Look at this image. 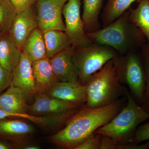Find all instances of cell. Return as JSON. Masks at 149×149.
I'll use <instances>...</instances> for the list:
<instances>
[{"label":"cell","instance_id":"2e32d148","mask_svg":"<svg viewBox=\"0 0 149 149\" xmlns=\"http://www.w3.org/2000/svg\"><path fill=\"white\" fill-rule=\"evenodd\" d=\"M32 68L37 94L47 93L59 81L52 68L49 59L45 58L33 62Z\"/></svg>","mask_w":149,"mask_h":149},{"label":"cell","instance_id":"8992f818","mask_svg":"<svg viewBox=\"0 0 149 149\" xmlns=\"http://www.w3.org/2000/svg\"><path fill=\"white\" fill-rule=\"evenodd\" d=\"M118 54L113 48L93 43L86 47H74L72 61L80 84L86 85L93 74Z\"/></svg>","mask_w":149,"mask_h":149},{"label":"cell","instance_id":"8fae6325","mask_svg":"<svg viewBox=\"0 0 149 149\" xmlns=\"http://www.w3.org/2000/svg\"><path fill=\"white\" fill-rule=\"evenodd\" d=\"M73 49L74 47L71 46L49 59L59 81L80 83L77 69L72 61Z\"/></svg>","mask_w":149,"mask_h":149},{"label":"cell","instance_id":"9a60e30c","mask_svg":"<svg viewBox=\"0 0 149 149\" xmlns=\"http://www.w3.org/2000/svg\"><path fill=\"white\" fill-rule=\"evenodd\" d=\"M27 98L24 92L12 83L0 94V109L10 113H27Z\"/></svg>","mask_w":149,"mask_h":149},{"label":"cell","instance_id":"ffe728a7","mask_svg":"<svg viewBox=\"0 0 149 149\" xmlns=\"http://www.w3.org/2000/svg\"><path fill=\"white\" fill-rule=\"evenodd\" d=\"M104 0H83L82 19L86 34L101 29L99 15Z\"/></svg>","mask_w":149,"mask_h":149},{"label":"cell","instance_id":"52a82bcc","mask_svg":"<svg viewBox=\"0 0 149 149\" xmlns=\"http://www.w3.org/2000/svg\"><path fill=\"white\" fill-rule=\"evenodd\" d=\"M80 7L81 0H68L63 9L64 32L74 47H86L93 43L85 32Z\"/></svg>","mask_w":149,"mask_h":149},{"label":"cell","instance_id":"5bb4252c","mask_svg":"<svg viewBox=\"0 0 149 149\" xmlns=\"http://www.w3.org/2000/svg\"><path fill=\"white\" fill-rule=\"evenodd\" d=\"M35 128L20 118H6L0 120V138L15 144L34 133Z\"/></svg>","mask_w":149,"mask_h":149},{"label":"cell","instance_id":"ac0fdd59","mask_svg":"<svg viewBox=\"0 0 149 149\" xmlns=\"http://www.w3.org/2000/svg\"><path fill=\"white\" fill-rule=\"evenodd\" d=\"M21 50L32 63L47 58L43 32L40 28H35L29 34Z\"/></svg>","mask_w":149,"mask_h":149},{"label":"cell","instance_id":"603a6c76","mask_svg":"<svg viewBox=\"0 0 149 149\" xmlns=\"http://www.w3.org/2000/svg\"><path fill=\"white\" fill-rule=\"evenodd\" d=\"M16 14L10 0H0V33L9 31Z\"/></svg>","mask_w":149,"mask_h":149},{"label":"cell","instance_id":"7c38bea8","mask_svg":"<svg viewBox=\"0 0 149 149\" xmlns=\"http://www.w3.org/2000/svg\"><path fill=\"white\" fill-rule=\"evenodd\" d=\"M46 93L51 97L70 102L79 106L87 101L86 86L80 83L59 81Z\"/></svg>","mask_w":149,"mask_h":149},{"label":"cell","instance_id":"4316f807","mask_svg":"<svg viewBox=\"0 0 149 149\" xmlns=\"http://www.w3.org/2000/svg\"><path fill=\"white\" fill-rule=\"evenodd\" d=\"M12 83V74L0 65V94Z\"/></svg>","mask_w":149,"mask_h":149},{"label":"cell","instance_id":"f1b7e54d","mask_svg":"<svg viewBox=\"0 0 149 149\" xmlns=\"http://www.w3.org/2000/svg\"><path fill=\"white\" fill-rule=\"evenodd\" d=\"M16 113L7 112L0 109V120L6 118H14L16 117Z\"/></svg>","mask_w":149,"mask_h":149},{"label":"cell","instance_id":"ba28073f","mask_svg":"<svg viewBox=\"0 0 149 149\" xmlns=\"http://www.w3.org/2000/svg\"><path fill=\"white\" fill-rule=\"evenodd\" d=\"M68 0H38L35 4L38 28L42 32L56 30L65 31L63 9Z\"/></svg>","mask_w":149,"mask_h":149},{"label":"cell","instance_id":"5b68a950","mask_svg":"<svg viewBox=\"0 0 149 149\" xmlns=\"http://www.w3.org/2000/svg\"><path fill=\"white\" fill-rule=\"evenodd\" d=\"M138 50L118 54L112 60L118 81L128 86L136 101L141 104L146 91V75L141 52Z\"/></svg>","mask_w":149,"mask_h":149},{"label":"cell","instance_id":"484cf974","mask_svg":"<svg viewBox=\"0 0 149 149\" xmlns=\"http://www.w3.org/2000/svg\"><path fill=\"white\" fill-rule=\"evenodd\" d=\"M102 135L95 133L74 149H100Z\"/></svg>","mask_w":149,"mask_h":149},{"label":"cell","instance_id":"d4e9b609","mask_svg":"<svg viewBox=\"0 0 149 149\" xmlns=\"http://www.w3.org/2000/svg\"><path fill=\"white\" fill-rule=\"evenodd\" d=\"M149 140V122L139 126L130 144L137 145Z\"/></svg>","mask_w":149,"mask_h":149},{"label":"cell","instance_id":"6da1fadb","mask_svg":"<svg viewBox=\"0 0 149 149\" xmlns=\"http://www.w3.org/2000/svg\"><path fill=\"white\" fill-rule=\"evenodd\" d=\"M124 101L119 99L108 105L96 108L84 104L70 118L65 127L51 137L52 141L65 148L74 149L111 120L124 107Z\"/></svg>","mask_w":149,"mask_h":149},{"label":"cell","instance_id":"4dcf8cb0","mask_svg":"<svg viewBox=\"0 0 149 149\" xmlns=\"http://www.w3.org/2000/svg\"><path fill=\"white\" fill-rule=\"evenodd\" d=\"M23 149H40V147L37 146L35 145H28L27 146H25L23 147Z\"/></svg>","mask_w":149,"mask_h":149},{"label":"cell","instance_id":"4fadbf2b","mask_svg":"<svg viewBox=\"0 0 149 149\" xmlns=\"http://www.w3.org/2000/svg\"><path fill=\"white\" fill-rule=\"evenodd\" d=\"M12 74L13 84L21 89L27 97L37 94L32 62L22 52L20 61Z\"/></svg>","mask_w":149,"mask_h":149},{"label":"cell","instance_id":"d6986e66","mask_svg":"<svg viewBox=\"0 0 149 149\" xmlns=\"http://www.w3.org/2000/svg\"><path fill=\"white\" fill-rule=\"evenodd\" d=\"M43 32L47 58L50 59L72 46L64 31L54 29Z\"/></svg>","mask_w":149,"mask_h":149},{"label":"cell","instance_id":"3957f363","mask_svg":"<svg viewBox=\"0 0 149 149\" xmlns=\"http://www.w3.org/2000/svg\"><path fill=\"white\" fill-rule=\"evenodd\" d=\"M127 103L111 120L95 131L109 136L117 144L130 143L139 125L149 118V111L138 104L126 90Z\"/></svg>","mask_w":149,"mask_h":149},{"label":"cell","instance_id":"f546056e","mask_svg":"<svg viewBox=\"0 0 149 149\" xmlns=\"http://www.w3.org/2000/svg\"><path fill=\"white\" fill-rule=\"evenodd\" d=\"M4 139L0 138V149H11L13 148V145L6 141Z\"/></svg>","mask_w":149,"mask_h":149},{"label":"cell","instance_id":"44dd1931","mask_svg":"<svg viewBox=\"0 0 149 149\" xmlns=\"http://www.w3.org/2000/svg\"><path fill=\"white\" fill-rule=\"evenodd\" d=\"M140 0H108L101 15L103 27L122 15L133 2Z\"/></svg>","mask_w":149,"mask_h":149},{"label":"cell","instance_id":"e0dca14e","mask_svg":"<svg viewBox=\"0 0 149 149\" xmlns=\"http://www.w3.org/2000/svg\"><path fill=\"white\" fill-rule=\"evenodd\" d=\"M22 52L8 32L0 33V65L11 73L20 61Z\"/></svg>","mask_w":149,"mask_h":149},{"label":"cell","instance_id":"7a4b0ae2","mask_svg":"<svg viewBox=\"0 0 149 149\" xmlns=\"http://www.w3.org/2000/svg\"><path fill=\"white\" fill-rule=\"evenodd\" d=\"M86 34L92 43L111 47L119 55L139 49L147 41L143 32L130 19L128 10L102 29Z\"/></svg>","mask_w":149,"mask_h":149},{"label":"cell","instance_id":"7402d4cb","mask_svg":"<svg viewBox=\"0 0 149 149\" xmlns=\"http://www.w3.org/2000/svg\"><path fill=\"white\" fill-rule=\"evenodd\" d=\"M139 2L137 8L128 9L130 19L141 29L149 43V0H140Z\"/></svg>","mask_w":149,"mask_h":149},{"label":"cell","instance_id":"cb8c5ba5","mask_svg":"<svg viewBox=\"0 0 149 149\" xmlns=\"http://www.w3.org/2000/svg\"><path fill=\"white\" fill-rule=\"evenodd\" d=\"M141 54L145 68L146 75V87L143 99L141 106L149 111V43L146 42L141 47Z\"/></svg>","mask_w":149,"mask_h":149},{"label":"cell","instance_id":"30bf717a","mask_svg":"<svg viewBox=\"0 0 149 149\" xmlns=\"http://www.w3.org/2000/svg\"><path fill=\"white\" fill-rule=\"evenodd\" d=\"M34 6L16 14L9 31L15 45L20 49L29 34L38 27L37 11Z\"/></svg>","mask_w":149,"mask_h":149},{"label":"cell","instance_id":"277c9868","mask_svg":"<svg viewBox=\"0 0 149 149\" xmlns=\"http://www.w3.org/2000/svg\"><path fill=\"white\" fill-rule=\"evenodd\" d=\"M85 105L96 108L108 105L126 95V88L118 81L112 59L88 80Z\"/></svg>","mask_w":149,"mask_h":149},{"label":"cell","instance_id":"83f0119b","mask_svg":"<svg viewBox=\"0 0 149 149\" xmlns=\"http://www.w3.org/2000/svg\"><path fill=\"white\" fill-rule=\"evenodd\" d=\"M15 9L17 13L23 11L35 5L38 0H10Z\"/></svg>","mask_w":149,"mask_h":149},{"label":"cell","instance_id":"9c48e42d","mask_svg":"<svg viewBox=\"0 0 149 149\" xmlns=\"http://www.w3.org/2000/svg\"><path fill=\"white\" fill-rule=\"evenodd\" d=\"M80 106L70 102L51 97L46 93L37 94L35 101L28 106L27 113L38 116L64 114Z\"/></svg>","mask_w":149,"mask_h":149}]
</instances>
